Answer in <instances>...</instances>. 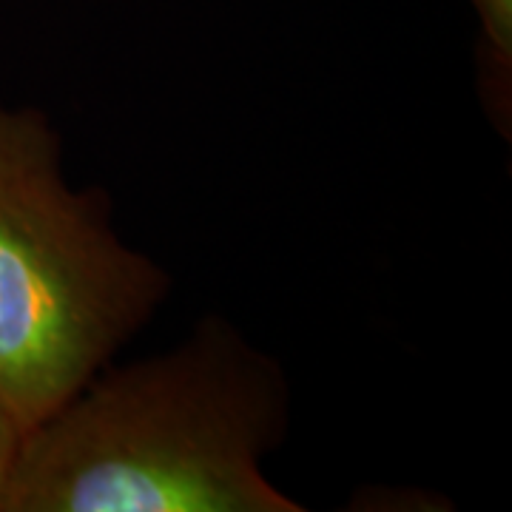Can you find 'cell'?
Wrapping results in <instances>:
<instances>
[{
    "mask_svg": "<svg viewBox=\"0 0 512 512\" xmlns=\"http://www.w3.org/2000/svg\"><path fill=\"white\" fill-rule=\"evenodd\" d=\"M481 40L487 46V55L498 72L510 74L512 69V0H473Z\"/></svg>",
    "mask_w": 512,
    "mask_h": 512,
    "instance_id": "obj_3",
    "label": "cell"
},
{
    "mask_svg": "<svg viewBox=\"0 0 512 512\" xmlns=\"http://www.w3.org/2000/svg\"><path fill=\"white\" fill-rule=\"evenodd\" d=\"M288 430L282 365L208 313L32 424L0 512H302L265 470Z\"/></svg>",
    "mask_w": 512,
    "mask_h": 512,
    "instance_id": "obj_1",
    "label": "cell"
},
{
    "mask_svg": "<svg viewBox=\"0 0 512 512\" xmlns=\"http://www.w3.org/2000/svg\"><path fill=\"white\" fill-rule=\"evenodd\" d=\"M23 436H26V424L15 416V410L9 404L0 399V504H3L12 470H15Z\"/></svg>",
    "mask_w": 512,
    "mask_h": 512,
    "instance_id": "obj_4",
    "label": "cell"
},
{
    "mask_svg": "<svg viewBox=\"0 0 512 512\" xmlns=\"http://www.w3.org/2000/svg\"><path fill=\"white\" fill-rule=\"evenodd\" d=\"M168 293L103 191L72 185L52 117L0 94V399L26 430L114 362Z\"/></svg>",
    "mask_w": 512,
    "mask_h": 512,
    "instance_id": "obj_2",
    "label": "cell"
}]
</instances>
